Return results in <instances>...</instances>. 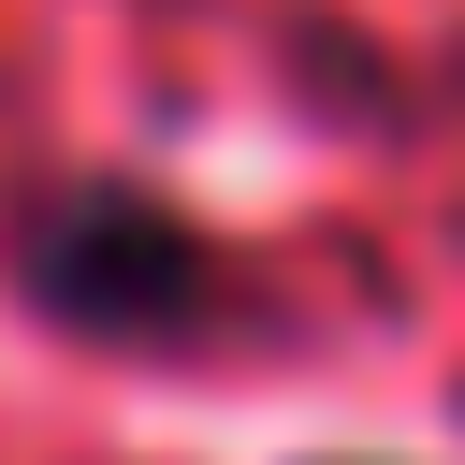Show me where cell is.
<instances>
[{
    "mask_svg": "<svg viewBox=\"0 0 465 465\" xmlns=\"http://www.w3.org/2000/svg\"><path fill=\"white\" fill-rule=\"evenodd\" d=\"M0 276H15L29 320L87 334V349H203V334L232 320V247H218L189 203L131 189V174L29 189V203L0 218Z\"/></svg>",
    "mask_w": 465,
    "mask_h": 465,
    "instance_id": "cell-1",
    "label": "cell"
}]
</instances>
